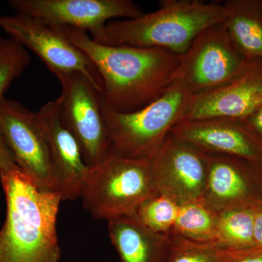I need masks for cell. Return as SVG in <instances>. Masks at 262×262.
<instances>
[{
  "label": "cell",
  "instance_id": "cell-1",
  "mask_svg": "<svg viewBox=\"0 0 262 262\" xmlns=\"http://www.w3.org/2000/svg\"><path fill=\"white\" fill-rule=\"evenodd\" d=\"M57 27L94 63L102 80L103 101L113 111L130 113L145 107L175 81L182 55L160 48L101 44L82 29Z\"/></svg>",
  "mask_w": 262,
  "mask_h": 262
},
{
  "label": "cell",
  "instance_id": "cell-2",
  "mask_svg": "<svg viewBox=\"0 0 262 262\" xmlns=\"http://www.w3.org/2000/svg\"><path fill=\"white\" fill-rule=\"evenodd\" d=\"M0 180L7 203L0 262H59L61 193L39 187L19 168L0 170Z\"/></svg>",
  "mask_w": 262,
  "mask_h": 262
},
{
  "label": "cell",
  "instance_id": "cell-3",
  "mask_svg": "<svg viewBox=\"0 0 262 262\" xmlns=\"http://www.w3.org/2000/svg\"><path fill=\"white\" fill-rule=\"evenodd\" d=\"M225 20L222 3L163 0L159 9L137 18L108 22L101 44L160 48L183 55L198 34Z\"/></svg>",
  "mask_w": 262,
  "mask_h": 262
},
{
  "label": "cell",
  "instance_id": "cell-4",
  "mask_svg": "<svg viewBox=\"0 0 262 262\" xmlns=\"http://www.w3.org/2000/svg\"><path fill=\"white\" fill-rule=\"evenodd\" d=\"M192 94L179 81L145 107L130 113L113 111L103 103L111 151L122 158L149 160L184 120Z\"/></svg>",
  "mask_w": 262,
  "mask_h": 262
},
{
  "label": "cell",
  "instance_id": "cell-5",
  "mask_svg": "<svg viewBox=\"0 0 262 262\" xmlns=\"http://www.w3.org/2000/svg\"><path fill=\"white\" fill-rule=\"evenodd\" d=\"M157 194L149 160L129 159L110 151L102 163L90 168L81 198L95 219L110 221L131 216Z\"/></svg>",
  "mask_w": 262,
  "mask_h": 262
},
{
  "label": "cell",
  "instance_id": "cell-6",
  "mask_svg": "<svg viewBox=\"0 0 262 262\" xmlns=\"http://www.w3.org/2000/svg\"><path fill=\"white\" fill-rule=\"evenodd\" d=\"M61 85L56 100L62 123L80 146L90 167L96 166L111 151V141L103 114V93L78 72L56 77Z\"/></svg>",
  "mask_w": 262,
  "mask_h": 262
},
{
  "label": "cell",
  "instance_id": "cell-7",
  "mask_svg": "<svg viewBox=\"0 0 262 262\" xmlns=\"http://www.w3.org/2000/svg\"><path fill=\"white\" fill-rule=\"evenodd\" d=\"M248 63L222 21L200 33L182 55L175 81L182 82L192 95L203 94L232 82Z\"/></svg>",
  "mask_w": 262,
  "mask_h": 262
},
{
  "label": "cell",
  "instance_id": "cell-8",
  "mask_svg": "<svg viewBox=\"0 0 262 262\" xmlns=\"http://www.w3.org/2000/svg\"><path fill=\"white\" fill-rule=\"evenodd\" d=\"M0 28L15 42L34 52L56 77L78 72L103 93L102 80L94 63L58 27L17 13L0 15Z\"/></svg>",
  "mask_w": 262,
  "mask_h": 262
},
{
  "label": "cell",
  "instance_id": "cell-9",
  "mask_svg": "<svg viewBox=\"0 0 262 262\" xmlns=\"http://www.w3.org/2000/svg\"><path fill=\"white\" fill-rule=\"evenodd\" d=\"M0 133L24 173L39 187L58 192L49 146L36 113L18 101L3 98Z\"/></svg>",
  "mask_w": 262,
  "mask_h": 262
},
{
  "label": "cell",
  "instance_id": "cell-10",
  "mask_svg": "<svg viewBox=\"0 0 262 262\" xmlns=\"http://www.w3.org/2000/svg\"><path fill=\"white\" fill-rule=\"evenodd\" d=\"M17 13L55 27H70L91 32L101 42L105 26L115 18L133 19L144 13L131 0H11Z\"/></svg>",
  "mask_w": 262,
  "mask_h": 262
},
{
  "label": "cell",
  "instance_id": "cell-11",
  "mask_svg": "<svg viewBox=\"0 0 262 262\" xmlns=\"http://www.w3.org/2000/svg\"><path fill=\"white\" fill-rule=\"evenodd\" d=\"M149 163L159 194L180 206L202 201L208 177L206 152L170 133Z\"/></svg>",
  "mask_w": 262,
  "mask_h": 262
},
{
  "label": "cell",
  "instance_id": "cell-12",
  "mask_svg": "<svg viewBox=\"0 0 262 262\" xmlns=\"http://www.w3.org/2000/svg\"><path fill=\"white\" fill-rule=\"evenodd\" d=\"M208 171L202 201L216 212L262 205V168L232 155L207 153Z\"/></svg>",
  "mask_w": 262,
  "mask_h": 262
},
{
  "label": "cell",
  "instance_id": "cell-13",
  "mask_svg": "<svg viewBox=\"0 0 262 262\" xmlns=\"http://www.w3.org/2000/svg\"><path fill=\"white\" fill-rule=\"evenodd\" d=\"M170 134L206 153L232 155L262 168V144L242 119L208 117L182 120Z\"/></svg>",
  "mask_w": 262,
  "mask_h": 262
},
{
  "label": "cell",
  "instance_id": "cell-14",
  "mask_svg": "<svg viewBox=\"0 0 262 262\" xmlns=\"http://www.w3.org/2000/svg\"><path fill=\"white\" fill-rule=\"evenodd\" d=\"M47 139L58 192L63 201L81 198L90 167L80 146L62 123L56 101H49L36 113Z\"/></svg>",
  "mask_w": 262,
  "mask_h": 262
},
{
  "label": "cell",
  "instance_id": "cell-15",
  "mask_svg": "<svg viewBox=\"0 0 262 262\" xmlns=\"http://www.w3.org/2000/svg\"><path fill=\"white\" fill-rule=\"evenodd\" d=\"M261 104L262 61H250L242 73L229 83L192 95L183 120L208 117L244 119Z\"/></svg>",
  "mask_w": 262,
  "mask_h": 262
},
{
  "label": "cell",
  "instance_id": "cell-16",
  "mask_svg": "<svg viewBox=\"0 0 262 262\" xmlns=\"http://www.w3.org/2000/svg\"><path fill=\"white\" fill-rule=\"evenodd\" d=\"M108 230L120 261L165 262L170 234L155 232L133 215L108 221Z\"/></svg>",
  "mask_w": 262,
  "mask_h": 262
},
{
  "label": "cell",
  "instance_id": "cell-17",
  "mask_svg": "<svg viewBox=\"0 0 262 262\" xmlns=\"http://www.w3.org/2000/svg\"><path fill=\"white\" fill-rule=\"evenodd\" d=\"M229 37L247 61H262V0L222 3Z\"/></svg>",
  "mask_w": 262,
  "mask_h": 262
},
{
  "label": "cell",
  "instance_id": "cell-18",
  "mask_svg": "<svg viewBox=\"0 0 262 262\" xmlns=\"http://www.w3.org/2000/svg\"><path fill=\"white\" fill-rule=\"evenodd\" d=\"M218 212L202 201L182 205L173 232L184 238L202 243H218Z\"/></svg>",
  "mask_w": 262,
  "mask_h": 262
},
{
  "label": "cell",
  "instance_id": "cell-19",
  "mask_svg": "<svg viewBox=\"0 0 262 262\" xmlns=\"http://www.w3.org/2000/svg\"><path fill=\"white\" fill-rule=\"evenodd\" d=\"M255 208H232L219 212L218 244L228 249L255 247Z\"/></svg>",
  "mask_w": 262,
  "mask_h": 262
},
{
  "label": "cell",
  "instance_id": "cell-20",
  "mask_svg": "<svg viewBox=\"0 0 262 262\" xmlns=\"http://www.w3.org/2000/svg\"><path fill=\"white\" fill-rule=\"evenodd\" d=\"M180 205L163 194L148 198L138 207L133 216L146 227L160 234L173 232Z\"/></svg>",
  "mask_w": 262,
  "mask_h": 262
},
{
  "label": "cell",
  "instance_id": "cell-21",
  "mask_svg": "<svg viewBox=\"0 0 262 262\" xmlns=\"http://www.w3.org/2000/svg\"><path fill=\"white\" fill-rule=\"evenodd\" d=\"M170 242L165 262H217L228 248L218 243H202L170 233Z\"/></svg>",
  "mask_w": 262,
  "mask_h": 262
},
{
  "label": "cell",
  "instance_id": "cell-22",
  "mask_svg": "<svg viewBox=\"0 0 262 262\" xmlns=\"http://www.w3.org/2000/svg\"><path fill=\"white\" fill-rule=\"evenodd\" d=\"M31 61L28 51L11 38L0 37V101Z\"/></svg>",
  "mask_w": 262,
  "mask_h": 262
},
{
  "label": "cell",
  "instance_id": "cell-23",
  "mask_svg": "<svg viewBox=\"0 0 262 262\" xmlns=\"http://www.w3.org/2000/svg\"><path fill=\"white\" fill-rule=\"evenodd\" d=\"M217 262H262V248L228 249Z\"/></svg>",
  "mask_w": 262,
  "mask_h": 262
},
{
  "label": "cell",
  "instance_id": "cell-24",
  "mask_svg": "<svg viewBox=\"0 0 262 262\" xmlns=\"http://www.w3.org/2000/svg\"><path fill=\"white\" fill-rule=\"evenodd\" d=\"M242 120L250 132L262 144V104Z\"/></svg>",
  "mask_w": 262,
  "mask_h": 262
},
{
  "label": "cell",
  "instance_id": "cell-25",
  "mask_svg": "<svg viewBox=\"0 0 262 262\" xmlns=\"http://www.w3.org/2000/svg\"><path fill=\"white\" fill-rule=\"evenodd\" d=\"M18 168L11 151L0 133V170Z\"/></svg>",
  "mask_w": 262,
  "mask_h": 262
},
{
  "label": "cell",
  "instance_id": "cell-26",
  "mask_svg": "<svg viewBox=\"0 0 262 262\" xmlns=\"http://www.w3.org/2000/svg\"><path fill=\"white\" fill-rule=\"evenodd\" d=\"M253 239L255 247L262 248V205L255 208Z\"/></svg>",
  "mask_w": 262,
  "mask_h": 262
}]
</instances>
